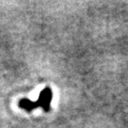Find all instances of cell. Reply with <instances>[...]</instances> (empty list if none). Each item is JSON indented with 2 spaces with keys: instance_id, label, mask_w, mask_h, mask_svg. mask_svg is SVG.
<instances>
[{
  "instance_id": "6da1fadb",
  "label": "cell",
  "mask_w": 128,
  "mask_h": 128,
  "mask_svg": "<svg viewBox=\"0 0 128 128\" xmlns=\"http://www.w3.org/2000/svg\"><path fill=\"white\" fill-rule=\"evenodd\" d=\"M52 101V90L50 87L46 86L41 91L38 101L32 102L24 98L18 102V106L27 112H32L33 109L41 107L45 112H48L50 110V104Z\"/></svg>"
}]
</instances>
